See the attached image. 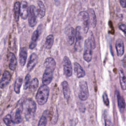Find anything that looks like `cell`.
Instances as JSON below:
<instances>
[{"label": "cell", "mask_w": 126, "mask_h": 126, "mask_svg": "<svg viewBox=\"0 0 126 126\" xmlns=\"http://www.w3.org/2000/svg\"><path fill=\"white\" fill-rule=\"evenodd\" d=\"M88 39L89 40V42H90V43L91 44V46L92 47V49H95V46H96V45H95V39H94V34H93V33L92 32V31L90 32Z\"/></svg>", "instance_id": "obj_32"}, {"label": "cell", "mask_w": 126, "mask_h": 126, "mask_svg": "<svg viewBox=\"0 0 126 126\" xmlns=\"http://www.w3.org/2000/svg\"><path fill=\"white\" fill-rule=\"evenodd\" d=\"M23 83V79L21 77H18L15 82L14 91L16 93L19 94L20 92V88Z\"/></svg>", "instance_id": "obj_29"}, {"label": "cell", "mask_w": 126, "mask_h": 126, "mask_svg": "<svg viewBox=\"0 0 126 126\" xmlns=\"http://www.w3.org/2000/svg\"><path fill=\"white\" fill-rule=\"evenodd\" d=\"M0 73H1V70L0 69Z\"/></svg>", "instance_id": "obj_39"}, {"label": "cell", "mask_w": 126, "mask_h": 126, "mask_svg": "<svg viewBox=\"0 0 126 126\" xmlns=\"http://www.w3.org/2000/svg\"><path fill=\"white\" fill-rule=\"evenodd\" d=\"M120 3L123 8H126V0H120Z\"/></svg>", "instance_id": "obj_38"}, {"label": "cell", "mask_w": 126, "mask_h": 126, "mask_svg": "<svg viewBox=\"0 0 126 126\" xmlns=\"http://www.w3.org/2000/svg\"><path fill=\"white\" fill-rule=\"evenodd\" d=\"M88 13L89 14L90 22L91 23L92 26L93 28H95L96 25V18L94 10L93 9L91 8L89 9V13Z\"/></svg>", "instance_id": "obj_22"}, {"label": "cell", "mask_w": 126, "mask_h": 126, "mask_svg": "<svg viewBox=\"0 0 126 126\" xmlns=\"http://www.w3.org/2000/svg\"><path fill=\"white\" fill-rule=\"evenodd\" d=\"M38 86V80L36 78H34L30 82L29 88L31 91H34L37 89Z\"/></svg>", "instance_id": "obj_30"}, {"label": "cell", "mask_w": 126, "mask_h": 126, "mask_svg": "<svg viewBox=\"0 0 126 126\" xmlns=\"http://www.w3.org/2000/svg\"><path fill=\"white\" fill-rule=\"evenodd\" d=\"M20 3L17 1L15 3L14 6V15L15 20L18 22L20 16Z\"/></svg>", "instance_id": "obj_27"}, {"label": "cell", "mask_w": 126, "mask_h": 126, "mask_svg": "<svg viewBox=\"0 0 126 126\" xmlns=\"http://www.w3.org/2000/svg\"><path fill=\"white\" fill-rule=\"evenodd\" d=\"M22 110L23 107L22 104H20V105L17 107L15 111V112L13 115L12 117V120L15 123V124H18L22 122Z\"/></svg>", "instance_id": "obj_9"}, {"label": "cell", "mask_w": 126, "mask_h": 126, "mask_svg": "<svg viewBox=\"0 0 126 126\" xmlns=\"http://www.w3.org/2000/svg\"><path fill=\"white\" fill-rule=\"evenodd\" d=\"M29 14V11L28 3L26 1H23L20 3V16L22 19L26 20L28 18Z\"/></svg>", "instance_id": "obj_12"}, {"label": "cell", "mask_w": 126, "mask_h": 126, "mask_svg": "<svg viewBox=\"0 0 126 126\" xmlns=\"http://www.w3.org/2000/svg\"><path fill=\"white\" fill-rule=\"evenodd\" d=\"M44 65L45 68H49L54 70L56 67V62L55 60L51 57H48L46 59Z\"/></svg>", "instance_id": "obj_20"}, {"label": "cell", "mask_w": 126, "mask_h": 126, "mask_svg": "<svg viewBox=\"0 0 126 126\" xmlns=\"http://www.w3.org/2000/svg\"><path fill=\"white\" fill-rule=\"evenodd\" d=\"M42 25H40L37 27V29L35 31H34V32H33L32 35V42L36 43L37 40L38 38V37L42 31Z\"/></svg>", "instance_id": "obj_25"}, {"label": "cell", "mask_w": 126, "mask_h": 126, "mask_svg": "<svg viewBox=\"0 0 126 126\" xmlns=\"http://www.w3.org/2000/svg\"><path fill=\"white\" fill-rule=\"evenodd\" d=\"M30 79H31V75L29 74H27L24 79V89L25 90H26L29 88V86L30 83Z\"/></svg>", "instance_id": "obj_33"}, {"label": "cell", "mask_w": 126, "mask_h": 126, "mask_svg": "<svg viewBox=\"0 0 126 126\" xmlns=\"http://www.w3.org/2000/svg\"><path fill=\"white\" fill-rule=\"evenodd\" d=\"M36 45V42H33L31 41L30 45H29V48L31 49H33Z\"/></svg>", "instance_id": "obj_37"}, {"label": "cell", "mask_w": 126, "mask_h": 126, "mask_svg": "<svg viewBox=\"0 0 126 126\" xmlns=\"http://www.w3.org/2000/svg\"><path fill=\"white\" fill-rule=\"evenodd\" d=\"M74 72L76 75V76L79 78H83L85 75V72L81 65L78 63H74Z\"/></svg>", "instance_id": "obj_17"}, {"label": "cell", "mask_w": 126, "mask_h": 126, "mask_svg": "<svg viewBox=\"0 0 126 126\" xmlns=\"http://www.w3.org/2000/svg\"><path fill=\"white\" fill-rule=\"evenodd\" d=\"M65 35L68 44L71 45L74 43L75 37V30L73 27H70L66 31Z\"/></svg>", "instance_id": "obj_13"}, {"label": "cell", "mask_w": 126, "mask_h": 126, "mask_svg": "<svg viewBox=\"0 0 126 126\" xmlns=\"http://www.w3.org/2000/svg\"><path fill=\"white\" fill-rule=\"evenodd\" d=\"M78 18L82 22L84 32L86 33L88 32L89 29L90 20L89 14L87 12L82 11L78 14Z\"/></svg>", "instance_id": "obj_4"}, {"label": "cell", "mask_w": 126, "mask_h": 126, "mask_svg": "<svg viewBox=\"0 0 126 126\" xmlns=\"http://www.w3.org/2000/svg\"><path fill=\"white\" fill-rule=\"evenodd\" d=\"M3 122L7 126H14L15 125L12 117L10 114H7L3 118Z\"/></svg>", "instance_id": "obj_31"}, {"label": "cell", "mask_w": 126, "mask_h": 126, "mask_svg": "<svg viewBox=\"0 0 126 126\" xmlns=\"http://www.w3.org/2000/svg\"><path fill=\"white\" fill-rule=\"evenodd\" d=\"M76 42L75 44V49L76 51L81 50V42L82 41V36L81 32V27L77 26L75 30Z\"/></svg>", "instance_id": "obj_10"}, {"label": "cell", "mask_w": 126, "mask_h": 126, "mask_svg": "<svg viewBox=\"0 0 126 126\" xmlns=\"http://www.w3.org/2000/svg\"><path fill=\"white\" fill-rule=\"evenodd\" d=\"M49 111L46 110L44 111L41 116L38 124V126H46L47 122V117L49 115Z\"/></svg>", "instance_id": "obj_23"}, {"label": "cell", "mask_w": 126, "mask_h": 126, "mask_svg": "<svg viewBox=\"0 0 126 126\" xmlns=\"http://www.w3.org/2000/svg\"><path fill=\"white\" fill-rule=\"evenodd\" d=\"M63 68L64 74L67 77H70L72 74V67L71 63L69 59L67 57H64L63 59Z\"/></svg>", "instance_id": "obj_7"}, {"label": "cell", "mask_w": 126, "mask_h": 126, "mask_svg": "<svg viewBox=\"0 0 126 126\" xmlns=\"http://www.w3.org/2000/svg\"><path fill=\"white\" fill-rule=\"evenodd\" d=\"M62 86L63 90V96L65 99H68L70 94V91L68 84L67 81H64L62 83Z\"/></svg>", "instance_id": "obj_21"}, {"label": "cell", "mask_w": 126, "mask_h": 126, "mask_svg": "<svg viewBox=\"0 0 126 126\" xmlns=\"http://www.w3.org/2000/svg\"><path fill=\"white\" fill-rule=\"evenodd\" d=\"M37 10L34 5H31L29 10V25L31 27H33L36 23V17L37 15Z\"/></svg>", "instance_id": "obj_6"}, {"label": "cell", "mask_w": 126, "mask_h": 126, "mask_svg": "<svg viewBox=\"0 0 126 126\" xmlns=\"http://www.w3.org/2000/svg\"><path fill=\"white\" fill-rule=\"evenodd\" d=\"M93 49L91 44L88 39H86L84 43V51L83 53V58L87 62L89 63L92 59Z\"/></svg>", "instance_id": "obj_5"}, {"label": "cell", "mask_w": 126, "mask_h": 126, "mask_svg": "<svg viewBox=\"0 0 126 126\" xmlns=\"http://www.w3.org/2000/svg\"><path fill=\"white\" fill-rule=\"evenodd\" d=\"M89 95V92L87 83L85 81H81L79 83V91L78 96L82 101L87 100Z\"/></svg>", "instance_id": "obj_3"}, {"label": "cell", "mask_w": 126, "mask_h": 126, "mask_svg": "<svg viewBox=\"0 0 126 126\" xmlns=\"http://www.w3.org/2000/svg\"><path fill=\"white\" fill-rule=\"evenodd\" d=\"M9 68L11 70L14 71L17 66V59L15 55L13 53H10L9 54Z\"/></svg>", "instance_id": "obj_18"}, {"label": "cell", "mask_w": 126, "mask_h": 126, "mask_svg": "<svg viewBox=\"0 0 126 126\" xmlns=\"http://www.w3.org/2000/svg\"><path fill=\"white\" fill-rule=\"evenodd\" d=\"M11 78V74L9 71L5 70L0 80V88H4L10 82Z\"/></svg>", "instance_id": "obj_11"}, {"label": "cell", "mask_w": 126, "mask_h": 126, "mask_svg": "<svg viewBox=\"0 0 126 126\" xmlns=\"http://www.w3.org/2000/svg\"><path fill=\"white\" fill-rule=\"evenodd\" d=\"M49 94V88L47 85H43L38 89L36 94V100L39 105L44 104L47 101Z\"/></svg>", "instance_id": "obj_2"}, {"label": "cell", "mask_w": 126, "mask_h": 126, "mask_svg": "<svg viewBox=\"0 0 126 126\" xmlns=\"http://www.w3.org/2000/svg\"><path fill=\"white\" fill-rule=\"evenodd\" d=\"M115 47L118 56H122L124 53L125 47L123 41L121 39L118 38L116 40L115 43Z\"/></svg>", "instance_id": "obj_15"}, {"label": "cell", "mask_w": 126, "mask_h": 126, "mask_svg": "<svg viewBox=\"0 0 126 126\" xmlns=\"http://www.w3.org/2000/svg\"><path fill=\"white\" fill-rule=\"evenodd\" d=\"M38 61L37 55L33 53L32 54L30 57L29 62L27 64V69L29 71H31L36 65Z\"/></svg>", "instance_id": "obj_14"}, {"label": "cell", "mask_w": 126, "mask_h": 126, "mask_svg": "<svg viewBox=\"0 0 126 126\" xmlns=\"http://www.w3.org/2000/svg\"><path fill=\"white\" fill-rule=\"evenodd\" d=\"M27 49L25 47L21 48L19 53V63L22 66H24L27 58Z\"/></svg>", "instance_id": "obj_16"}, {"label": "cell", "mask_w": 126, "mask_h": 126, "mask_svg": "<svg viewBox=\"0 0 126 126\" xmlns=\"http://www.w3.org/2000/svg\"><path fill=\"white\" fill-rule=\"evenodd\" d=\"M102 98H103V101L104 103V104L106 106H109V100L108 97V95L106 94V92H104L103 94L102 95Z\"/></svg>", "instance_id": "obj_34"}, {"label": "cell", "mask_w": 126, "mask_h": 126, "mask_svg": "<svg viewBox=\"0 0 126 126\" xmlns=\"http://www.w3.org/2000/svg\"><path fill=\"white\" fill-rule=\"evenodd\" d=\"M119 28L124 32L125 35L126 36V25L121 24L119 26Z\"/></svg>", "instance_id": "obj_36"}, {"label": "cell", "mask_w": 126, "mask_h": 126, "mask_svg": "<svg viewBox=\"0 0 126 126\" xmlns=\"http://www.w3.org/2000/svg\"><path fill=\"white\" fill-rule=\"evenodd\" d=\"M54 38L52 34H50L46 37L45 42V47L46 49H50L51 48L54 43Z\"/></svg>", "instance_id": "obj_26"}, {"label": "cell", "mask_w": 126, "mask_h": 126, "mask_svg": "<svg viewBox=\"0 0 126 126\" xmlns=\"http://www.w3.org/2000/svg\"><path fill=\"white\" fill-rule=\"evenodd\" d=\"M22 107L26 119L30 120L32 118L36 109V105L35 101L32 98H28L23 102Z\"/></svg>", "instance_id": "obj_1"}, {"label": "cell", "mask_w": 126, "mask_h": 126, "mask_svg": "<svg viewBox=\"0 0 126 126\" xmlns=\"http://www.w3.org/2000/svg\"><path fill=\"white\" fill-rule=\"evenodd\" d=\"M38 6V9L37 10V13L40 18H43L45 15L46 8L45 6L42 1H38L37 3Z\"/></svg>", "instance_id": "obj_24"}, {"label": "cell", "mask_w": 126, "mask_h": 126, "mask_svg": "<svg viewBox=\"0 0 126 126\" xmlns=\"http://www.w3.org/2000/svg\"><path fill=\"white\" fill-rule=\"evenodd\" d=\"M105 126H114L113 123L111 121L110 119L108 118V117H107L106 116L105 117Z\"/></svg>", "instance_id": "obj_35"}, {"label": "cell", "mask_w": 126, "mask_h": 126, "mask_svg": "<svg viewBox=\"0 0 126 126\" xmlns=\"http://www.w3.org/2000/svg\"><path fill=\"white\" fill-rule=\"evenodd\" d=\"M119 80L120 83L122 90H126V76L122 69L120 68L119 70Z\"/></svg>", "instance_id": "obj_19"}, {"label": "cell", "mask_w": 126, "mask_h": 126, "mask_svg": "<svg viewBox=\"0 0 126 126\" xmlns=\"http://www.w3.org/2000/svg\"><path fill=\"white\" fill-rule=\"evenodd\" d=\"M117 102H118V105L119 108L120 109H124L126 107V103L125 102V100L123 97L121 95V94L118 92H117Z\"/></svg>", "instance_id": "obj_28"}, {"label": "cell", "mask_w": 126, "mask_h": 126, "mask_svg": "<svg viewBox=\"0 0 126 126\" xmlns=\"http://www.w3.org/2000/svg\"><path fill=\"white\" fill-rule=\"evenodd\" d=\"M53 71L54 70L49 68H45L42 77V83L43 85H48L51 82L53 79Z\"/></svg>", "instance_id": "obj_8"}]
</instances>
